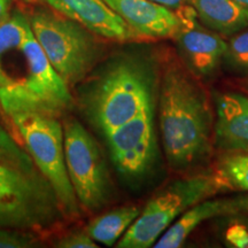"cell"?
<instances>
[{"instance_id":"6da1fadb","label":"cell","mask_w":248,"mask_h":248,"mask_svg":"<svg viewBox=\"0 0 248 248\" xmlns=\"http://www.w3.org/2000/svg\"><path fill=\"white\" fill-rule=\"evenodd\" d=\"M159 124L163 150L176 171L209 156L215 119L209 97L195 76L178 61L163 68L159 90Z\"/></svg>"},{"instance_id":"7a4b0ae2","label":"cell","mask_w":248,"mask_h":248,"mask_svg":"<svg viewBox=\"0 0 248 248\" xmlns=\"http://www.w3.org/2000/svg\"><path fill=\"white\" fill-rule=\"evenodd\" d=\"M160 80L153 55L126 49L107 60L89 79L82 93V107L90 122L105 135L155 108Z\"/></svg>"},{"instance_id":"3957f363","label":"cell","mask_w":248,"mask_h":248,"mask_svg":"<svg viewBox=\"0 0 248 248\" xmlns=\"http://www.w3.org/2000/svg\"><path fill=\"white\" fill-rule=\"evenodd\" d=\"M29 22L49 63L68 86L82 82L101 57L94 33L53 9H35Z\"/></svg>"},{"instance_id":"277c9868","label":"cell","mask_w":248,"mask_h":248,"mask_svg":"<svg viewBox=\"0 0 248 248\" xmlns=\"http://www.w3.org/2000/svg\"><path fill=\"white\" fill-rule=\"evenodd\" d=\"M63 215L47 179L32 170L31 162H0V226L42 229Z\"/></svg>"},{"instance_id":"5b68a950","label":"cell","mask_w":248,"mask_h":248,"mask_svg":"<svg viewBox=\"0 0 248 248\" xmlns=\"http://www.w3.org/2000/svg\"><path fill=\"white\" fill-rule=\"evenodd\" d=\"M228 185L218 173H200L178 179L148 201L136 221L122 235L119 248H148L188 208L209 199Z\"/></svg>"},{"instance_id":"8992f818","label":"cell","mask_w":248,"mask_h":248,"mask_svg":"<svg viewBox=\"0 0 248 248\" xmlns=\"http://www.w3.org/2000/svg\"><path fill=\"white\" fill-rule=\"evenodd\" d=\"M29 156L53 188L64 215H78V200L68 176L63 129L57 116L36 110L12 114Z\"/></svg>"},{"instance_id":"52a82bcc","label":"cell","mask_w":248,"mask_h":248,"mask_svg":"<svg viewBox=\"0 0 248 248\" xmlns=\"http://www.w3.org/2000/svg\"><path fill=\"white\" fill-rule=\"evenodd\" d=\"M28 60L27 73L22 82L13 89H0V104L7 115L24 110L58 114L73 105L69 86L62 80L49 63L32 30L22 43Z\"/></svg>"},{"instance_id":"ba28073f","label":"cell","mask_w":248,"mask_h":248,"mask_svg":"<svg viewBox=\"0 0 248 248\" xmlns=\"http://www.w3.org/2000/svg\"><path fill=\"white\" fill-rule=\"evenodd\" d=\"M64 157L77 200L89 210H98L109 200V175L97 141L75 119L63 125Z\"/></svg>"},{"instance_id":"9c48e42d","label":"cell","mask_w":248,"mask_h":248,"mask_svg":"<svg viewBox=\"0 0 248 248\" xmlns=\"http://www.w3.org/2000/svg\"><path fill=\"white\" fill-rule=\"evenodd\" d=\"M155 108L105 133L113 164L123 177L138 179L153 168L157 156Z\"/></svg>"},{"instance_id":"30bf717a","label":"cell","mask_w":248,"mask_h":248,"mask_svg":"<svg viewBox=\"0 0 248 248\" xmlns=\"http://www.w3.org/2000/svg\"><path fill=\"white\" fill-rule=\"evenodd\" d=\"M49 8L76 21L102 38L116 42L144 39L116 14L105 0H42Z\"/></svg>"},{"instance_id":"8fae6325","label":"cell","mask_w":248,"mask_h":248,"mask_svg":"<svg viewBox=\"0 0 248 248\" xmlns=\"http://www.w3.org/2000/svg\"><path fill=\"white\" fill-rule=\"evenodd\" d=\"M175 39L185 67L195 77H210L224 58V39L218 33L201 28L191 17L184 18V24Z\"/></svg>"},{"instance_id":"7c38bea8","label":"cell","mask_w":248,"mask_h":248,"mask_svg":"<svg viewBox=\"0 0 248 248\" xmlns=\"http://www.w3.org/2000/svg\"><path fill=\"white\" fill-rule=\"evenodd\" d=\"M142 38H176L184 17L152 0H105Z\"/></svg>"},{"instance_id":"4fadbf2b","label":"cell","mask_w":248,"mask_h":248,"mask_svg":"<svg viewBox=\"0 0 248 248\" xmlns=\"http://www.w3.org/2000/svg\"><path fill=\"white\" fill-rule=\"evenodd\" d=\"M214 140L226 153H248V97L238 92L216 97Z\"/></svg>"},{"instance_id":"5bb4252c","label":"cell","mask_w":248,"mask_h":248,"mask_svg":"<svg viewBox=\"0 0 248 248\" xmlns=\"http://www.w3.org/2000/svg\"><path fill=\"white\" fill-rule=\"evenodd\" d=\"M248 209V199H204L188 208L183 215L173 222V224L161 235L155 248H178L182 247L192 232L201 223L213 217L224 214Z\"/></svg>"},{"instance_id":"9a60e30c","label":"cell","mask_w":248,"mask_h":248,"mask_svg":"<svg viewBox=\"0 0 248 248\" xmlns=\"http://www.w3.org/2000/svg\"><path fill=\"white\" fill-rule=\"evenodd\" d=\"M199 20L208 29L232 36L248 28V8L234 0H191Z\"/></svg>"},{"instance_id":"2e32d148","label":"cell","mask_w":248,"mask_h":248,"mask_svg":"<svg viewBox=\"0 0 248 248\" xmlns=\"http://www.w3.org/2000/svg\"><path fill=\"white\" fill-rule=\"evenodd\" d=\"M140 214L136 206H124L97 217L86 228V232L95 243L113 246L131 226Z\"/></svg>"},{"instance_id":"e0dca14e","label":"cell","mask_w":248,"mask_h":248,"mask_svg":"<svg viewBox=\"0 0 248 248\" xmlns=\"http://www.w3.org/2000/svg\"><path fill=\"white\" fill-rule=\"evenodd\" d=\"M217 173L228 187L248 191V153H229L219 161Z\"/></svg>"},{"instance_id":"ac0fdd59","label":"cell","mask_w":248,"mask_h":248,"mask_svg":"<svg viewBox=\"0 0 248 248\" xmlns=\"http://www.w3.org/2000/svg\"><path fill=\"white\" fill-rule=\"evenodd\" d=\"M223 60L230 69L239 74H248V28L232 35L226 43Z\"/></svg>"},{"instance_id":"d6986e66","label":"cell","mask_w":248,"mask_h":248,"mask_svg":"<svg viewBox=\"0 0 248 248\" xmlns=\"http://www.w3.org/2000/svg\"><path fill=\"white\" fill-rule=\"evenodd\" d=\"M0 162L26 163L30 162L29 155L24 154L11 140L1 126H0Z\"/></svg>"},{"instance_id":"ffe728a7","label":"cell","mask_w":248,"mask_h":248,"mask_svg":"<svg viewBox=\"0 0 248 248\" xmlns=\"http://www.w3.org/2000/svg\"><path fill=\"white\" fill-rule=\"evenodd\" d=\"M36 239L29 233L15 230L0 229V248H27L33 247Z\"/></svg>"},{"instance_id":"44dd1931","label":"cell","mask_w":248,"mask_h":248,"mask_svg":"<svg viewBox=\"0 0 248 248\" xmlns=\"http://www.w3.org/2000/svg\"><path fill=\"white\" fill-rule=\"evenodd\" d=\"M55 247L60 248H98L95 241L90 237L86 231H76L62 237L55 244Z\"/></svg>"},{"instance_id":"7402d4cb","label":"cell","mask_w":248,"mask_h":248,"mask_svg":"<svg viewBox=\"0 0 248 248\" xmlns=\"http://www.w3.org/2000/svg\"><path fill=\"white\" fill-rule=\"evenodd\" d=\"M226 241L232 247H248V226L234 224L230 226L225 234Z\"/></svg>"},{"instance_id":"603a6c76","label":"cell","mask_w":248,"mask_h":248,"mask_svg":"<svg viewBox=\"0 0 248 248\" xmlns=\"http://www.w3.org/2000/svg\"><path fill=\"white\" fill-rule=\"evenodd\" d=\"M152 1L166 6L170 9H179L184 7L187 2H191V0H152Z\"/></svg>"},{"instance_id":"cb8c5ba5","label":"cell","mask_w":248,"mask_h":248,"mask_svg":"<svg viewBox=\"0 0 248 248\" xmlns=\"http://www.w3.org/2000/svg\"><path fill=\"white\" fill-rule=\"evenodd\" d=\"M9 6H11V0H0V24H1L6 18L8 17Z\"/></svg>"},{"instance_id":"d4e9b609","label":"cell","mask_w":248,"mask_h":248,"mask_svg":"<svg viewBox=\"0 0 248 248\" xmlns=\"http://www.w3.org/2000/svg\"><path fill=\"white\" fill-rule=\"evenodd\" d=\"M235 2H238V4H240L241 6H244V7L248 8V0H234Z\"/></svg>"},{"instance_id":"484cf974","label":"cell","mask_w":248,"mask_h":248,"mask_svg":"<svg viewBox=\"0 0 248 248\" xmlns=\"http://www.w3.org/2000/svg\"><path fill=\"white\" fill-rule=\"evenodd\" d=\"M22 1H26V2H30V4H36V2H38L39 0H22Z\"/></svg>"}]
</instances>
